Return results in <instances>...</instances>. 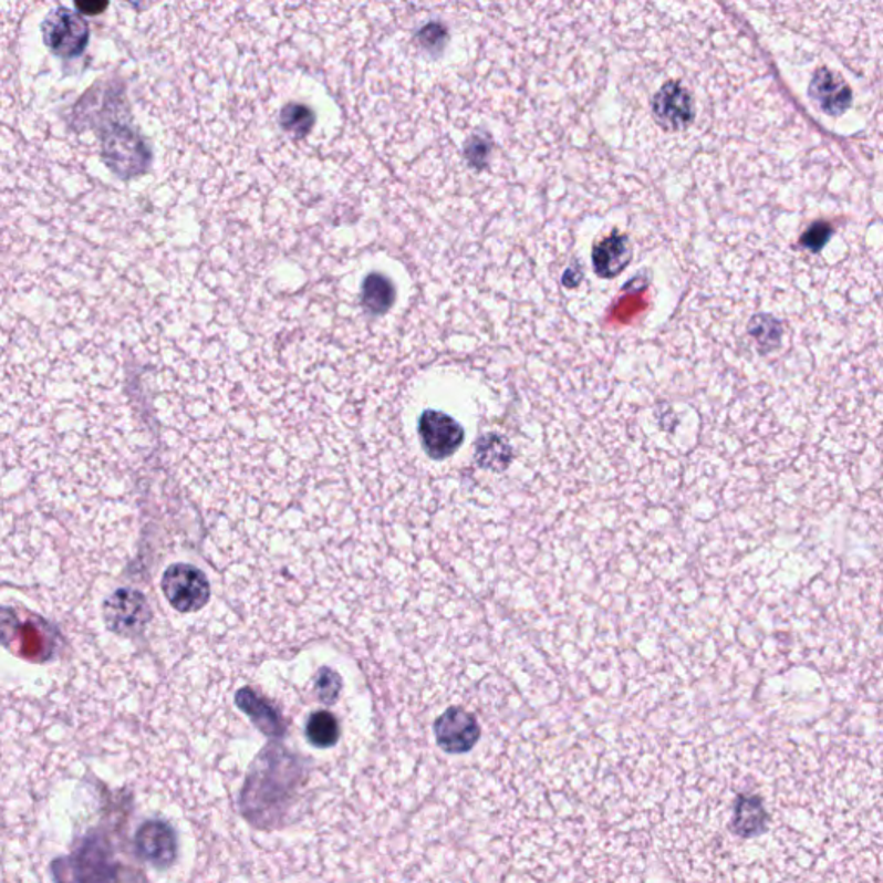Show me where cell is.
<instances>
[{
	"label": "cell",
	"mask_w": 883,
	"mask_h": 883,
	"mask_svg": "<svg viewBox=\"0 0 883 883\" xmlns=\"http://www.w3.org/2000/svg\"><path fill=\"white\" fill-rule=\"evenodd\" d=\"M137 851L145 861L166 866L176 856L175 833L163 821H149L138 829Z\"/></svg>",
	"instance_id": "cell-7"
},
{
	"label": "cell",
	"mask_w": 883,
	"mask_h": 883,
	"mask_svg": "<svg viewBox=\"0 0 883 883\" xmlns=\"http://www.w3.org/2000/svg\"><path fill=\"white\" fill-rule=\"evenodd\" d=\"M314 120H316V116H314L313 111L309 110L304 104H298V102H292L289 106L283 107L282 114H280V125L283 126V129L299 138L311 132Z\"/></svg>",
	"instance_id": "cell-12"
},
{
	"label": "cell",
	"mask_w": 883,
	"mask_h": 883,
	"mask_svg": "<svg viewBox=\"0 0 883 883\" xmlns=\"http://www.w3.org/2000/svg\"><path fill=\"white\" fill-rule=\"evenodd\" d=\"M419 440L423 449L435 461H444L458 453L465 442V428L453 416L442 411L426 409L419 416Z\"/></svg>",
	"instance_id": "cell-5"
},
{
	"label": "cell",
	"mask_w": 883,
	"mask_h": 883,
	"mask_svg": "<svg viewBox=\"0 0 883 883\" xmlns=\"http://www.w3.org/2000/svg\"><path fill=\"white\" fill-rule=\"evenodd\" d=\"M104 622L107 629L122 637H137L149 625L153 611L142 592L120 589L104 602Z\"/></svg>",
	"instance_id": "cell-3"
},
{
	"label": "cell",
	"mask_w": 883,
	"mask_h": 883,
	"mask_svg": "<svg viewBox=\"0 0 883 883\" xmlns=\"http://www.w3.org/2000/svg\"><path fill=\"white\" fill-rule=\"evenodd\" d=\"M102 156L120 176L142 175L150 163L149 147L128 126H113L102 138Z\"/></svg>",
	"instance_id": "cell-2"
},
{
	"label": "cell",
	"mask_w": 883,
	"mask_h": 883,
	"mask_svg": "<svg viewBox=\"0 0 883 883\" xmlns=\"http://www.w3.org/2000/svg\"><path fill=\"white\" fill-rule=\"evenodd\" d=\"M75 6L80 14H86V17H94L107 9V2H76Z\"/></svg>",
	"instance_id": "cell-13"
},
{
	"label": "cell",
	"mask_w": 883,
	"mask_h": 883,
	"mask_svg": "<svg viewBox=\"0 0 883 883\" xmlns=\"http://www.w3.org/2000/svg\"><path fill=\"white\" fill-rule=\"evenodd\" d=\"M43 42L61 58H79L89 43V24L66 8L52 11L42 24Z\"/></svg>",
	"instance_id": "cell-4"
},
{
	"label": "cell",
	"mask_w": 883,
	"mask_h": 883,
	"mask_svg": "<svg viewBox=\"0 0 883 883\" xmlns=\"http://www.w3.org/2000/svg\"><path fill=\"white\" fill-rule=\"evenodd\" d=\"M394 299L395 289L388 278L380 273H372L366 277L363 282V290H361V304H363L367 313L376 314V316L387 313L388 309L394 304Z\"/></svg>",
	"instance_id": "cell-10"
},
{
	"label": "cell",
	"mask_w": 883,
	"mask_h": 883,
	"mask_svg": "<svg viewBox=\"0 0 883 883\" xmlns=\"http://www.w3.org/2000/svg\"><path fill=\"white\" fill-rule=\"evenodd\" d=\"M304 734L311 746L326 749V747L335 746L336 740L341 737V727L332 713L316 711L305 721Z\"/></svg>",
	"instance_id": "cell-11"
},
{
	"label": "cell",
	"mask_w": 883,
	"mask_h": 883,
	"mask_svg": "<svg viewBox=\"0 0 883 883\" xmlns=\"http://www.w3.org/2000/svg\"><path fill=\"white\" fill-rule=\"evenodd\" d=\"M434 731L437 746L449 755H463L474 749L481 734L477 716L463 708H449L438 716Z\"/></svg>",
	"instance_id": "cell-6"
},
{
	"label": "cell",
	"mask_w": 883,
	"mask_h": 883,
	"mask_svg": "<svg viewBox=\"0 0 883 883\" xmlns=\"http://www.w3.org/2000/svg\"><path fill=\"white\" fill-rule=\"evenodd\" d=\"M515 453L511 444L499 434H485L475 444V459L478 466L492 471H505L511 466Z\"/></svg>",
	"instance_id": "cell-9"
},
{
	"label": "cell",
	"mask_w": 883,
	"mask_h": 883,
	"mask_svg": "<svg viewBox=\"0 0 883 883\" xmlns=\"http://www.w3.org/2000/svg\"><path fill=\"white\" fill-rule=\"evenodd\" d=\"M160 585L169 604L184 614L202 610L211 595L208 576L193 564H172L165 571Z\"/></svg>",
	"instance_id": "cell-1"
},
{
	"label": "cell",
	"mask_w": 883,
	"mask_h": 883,
	"mask_svg": "<svg viewBox=\"0 0 883 883\" xmlns=\"http://www.w3.org/2000/svg\"><path fill=\"white\" fill-rule=\"evenodd\" d=\"M630 258H632V249H630L629 237L622 233H611L610 237L601 240V243H598L592 252L595 273L604 278H613L622 273L629 267Z\"/></svg>",
	"instance_id": "cell-8"
}]
</instances>
